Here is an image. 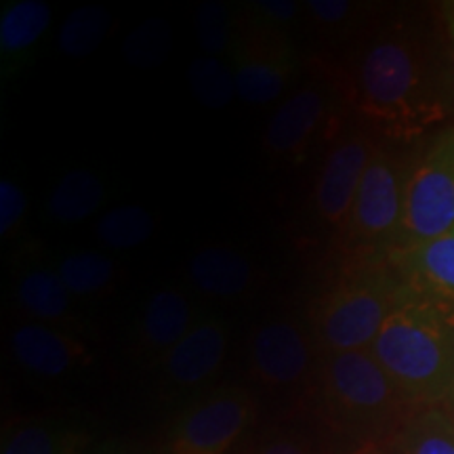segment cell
Listing matches in <instances>:
<instances>
[{"instance_id": "cell-7", "label": "cell", "mask_w": 454, "mask_h": 454, "mask_svg": "<svg viewBox=\"0 0 454 454\" xmlns=\"http://www.w3.org/2000/svg\"><path fill=\"white\" fill-rule=\"evenodd\" d=\"M227 61L234 70L238 98L253 106L282 98L299 72L293 34L263 24L247 7L236 9Z\"/></svg>"}, {"instance_id": "cell-19", "label": "cell", "mask_w": 454, "mask_h": 454, "mask_svg": "<svg viewBox=\"0 0 454 454\" xmlns=\"http://www.w3.org/2000/svg\"><path fill=\"white\" fill-rule=\"evenodd\" d=\"M90 434L64 417H27L4 427L0 454H84Z\"/></svg>"}, {"instance_id": "cell-35", "label": "cell", "mask_w": 454, "mask_h": 454, "mask_svg": "<svg viewBox=\"0 0 454 454\" xmlns=\"http://www.w3.org/2000/svg\"><path fill=\"white\" fill-rule=\"evenodd\" d=\"M106 454H145V452H135V450H114V452H106Z\"/></svg>"}, {"instance_id": "cell-17", "label": "cell", "mask_w": 454, "mask_h": 454, "mask_svg": "<svg viewBox=\"0 0 454 454\" xmlns=\"http://www.w3.org/2000/svg\"><path fill=\"white\" fill-rule=\"evenodd\" d=\"M187 276L198 293L223 301L247 297L261 282L253 261L230 244L198 248L187 261Z\"/></svg>"}, {"instance_id": "cell-16", "label": "cell", "mask_w": 454, "mask_h": 454, "mask_svg": "<svg viewBox=\"0 0 454 454\" xmlns=\"http://www.w3.org/2000/svg\"><path fill=\"white\" fill-rule=\"evenodd\" d=\"M387 261L408 291L454 308V227L431 240L394 248Z\"/></svg>"}, {"instance_id": "cell-24", "label": "cell", "mask_w": 454, "mask_h": 454, "mask_svg": "<svg viewBox=\"0 0 454 454\" xmlns=\"http://www.w3.org/2000/svg\"><path fill=\"white\" fill-rule=\"evenodd\" d=\"M93 231L110 251H130L150 240L156 231V217L137 204L114 207L95 221Z\"/></svg>"}, {"instance_id": "cell-1", "label": "cell", "mask_w": 454, "mask_h": 454, "mask_svg": "<svg viewBox=\"0 0 454 454\" xmlns=\"http://www.w3.org/2000/svg\"><path fill=\"white\" fill-rule=\"evenodd\" d=\"M340 57H325L351 116L412 145L454 121V59L438 26L414 11L371 20Z\"/></svg>"}, {"instance_id": "cell-26", "label": "cell", "mask_w": 454, "mask_h": 454, "mask_svg": "<svg viewBox=\"0 0 454 454\" xmlns=\"http://www.w3.org/2000/svg\"><path fill=\"white\" fill-rule=\"evenodd\" d=\"M303 7L317 30L343 38L345 43L371 24L368 15L372 13V9L360 3H349V0H308V3H303Z\"/></svg>"}, {"instance_id": "cell-8", "label": "cell", "mask_w": 454, "mask_h": 454, "mask_svg": "<svg viewBox=\"0 0 454 454\" xmlns=\"http://www.w3.org/2000/svg\"><path fill=\"white\" fill-rule=\"evenodd\" d=\"M454 227V129L417 152L406 185L404 221L397 247L438 238Z\"/></svg>"}, {"instance_id": "cell-23", "label": "cell", "mask_w": 454, "mask_h": 454, "mask_svg": "<svg viewBox=\"0 0 454 454\" xmlns=\"http://www.w3.org/2000/svg\"><path fill=\"white\" fill-rule=\"evenodd\" d=\"M112 11L101 4H84L66 17L57 36V47L70 59H84L99 51L112 30Z\"/></svg>"}, {"instance_id": "cell-18", "label": "cell", "mask_w": 454, "mask_h": 454, "mask_svg": "<svg viewBox=\"0 0 454 454\" xmlns=\"http://www.w3.org/2000/svg\"><path fill=\"white\" fill-rule=\"evenodd\" d=\"M53 21L47 0H9L0 11V74L11 81L32 64Z\"/></svg>"}, {"instance_id": "cell-20", "label": "cell", "mask_w": 454, "mask_h": 454, "mask_svg": "<svg viewBox=\"0 0 454 454\" xmlns=\"http://www.w3.org/2000/svg\"><path fill=\"white\" fill-rule=\"evenodd\" d=\"M106 200V181L90 168H74L51 190L44 202V217L55 225H76L99 213Z\"/></svg>"}, {"instance_id": "cell-22", "label": "cell", "mask_w": 454, "mask_h": 454, "mask_svg": "<svg viewBox=\"0 0 454 454\" xmlns=\"http://www.w3.org/2000/svg\"><path fill=\"white\" fill-rule=\"evenodd\" d=\"M53 270L74 299H98L114 288L118 265L110 254L99 251H72L61 254Z\"/></svg>"}, {"instance_id": "cell-15", "label": "cell", "mask_w": 454, "mask_h": 454, "mask_svg": "<svg viewBox=\"0 0 454 454\" xmlns=\"http://www.w3.org/2000/svg\"><path fill=\"white\" fill-rule=\"evenodd\" d=\"M13 303L30 322H41L61 331L84 334V317L78 314L76 299L67 293L53 265L27 261L13 278Z\"/></svg>"}, {"instance_id": "cell-6", "label": "cell", "mask_w": 454, "mask_h": 454, "mask_svg": "<svg viewBox=\"0 0 454 454\" xmlns=\"http://www.w3.org/2000/svg\"><path fill=\"white\" fill-rule=\"evenodd\" d=\"M311 66L308 81L278 106L261 139L265 156L280 164H303L317 145L331 144L351 118L325 57Z\"/></svg>"}, {"instance_id": "cell-34", "label": "cell", "mask_w": 454, "mask_h": 454, "mask_svg": "<svg viewBox=\"0 0 454 454\" xmlns=\"http://www.w3.org/2000/svg\"><path fill=\"white\" fill-rule=\"evenodd\" d=\"M448 30H450L452 44H454V9H450V17H448Z\"/></svg>"}, {"instance_id": "cell-30", "label": "cell", "mask_w": 454, "mask_h": 454, "mask_svg": "<svg viewBox=\"0 0 454 454\" xmlns=\"http://www.w3.org/2000/svg\"><path fill=\"white\" fill-rule=\"evenodd\" d=\"M257 20L263 21L278 30L291 32L294 27V21L301 13H305V7L294 0H253V3L244 4Z\"/></svg>"}, {"instance_id": "cell-27", "label": "cell", "mask_w": 454, "mask_h": 454, "mask_svg": "<svg viewBox=\"0 0 454 454\" xmlns=\"http://www.w3.org/2000/svg\"><path fill=\"white\" fill-rule=\"evenodd\" d=\"M173 49V27L167 20L150 17L129 32L122 53L129 64L137 67H156Z\"/></svg>"}, {"instance_id": "cell-12", "label": "cell", "mask_w": 454, "mask_h": 454, "mask_svg": "<svg viewBox=\"0 0 454 454\" xmlns=\"http://www.w3.org/2000/svg\"><path fill=\"white\" fill-rule=\"evenodd\" d=\"M9 354L26 374L41 381H64L93 366L95 351L81 334L21 320L9 333Z\"/></svg>"}, {"instance_id": "cell-14", "label": "cell", "mask_w": 454, "mask_h": 454, "mask_svg": "<svg viewBox=\"0 0 454 454\" xmlns=\"http://www.w3.org/2000/svg\"><path fill=\"white\" fill-rule=\"evenodd\" d=\"M200 317V308L184 286L158 288L139 311L130 351L137 360L156 366Z\"/></svg>"}, {"instance_id": "cell-3", "label": "cell", "mask_w": 454, "mask_h": 454, "mask_svg": "<svg viewBox=\"0 0 454 454\" xmlns=\"http://www.w3.org/2000/svg\"><path fill=\"white\" fill-rule=\"evenodd\" d=\"M371 354L411 404L442 406L454 385V308L404 286Z\"/></svg>"}, {"instance_id": "cell-9", "label": "cell", "mask_w": 454, "mask_h": 454, "mask_svg": "<svg viewBox=\"0 0 454 454\" xmlns=\"http://www.w3.org/2000/svg\"><path fill=\"white\" fill-rule=\"evenodd\" d=\"M257 414V402L240 385H221L196 397L175 419L167 454H227Z\"/></svg>"}, {"instance_id": "cell-13", "label": "cell", "mask_w": 454, "mask_h": 454, "mask_svg": "<svg viewBox=\"0 0 454 454\" xmlns=\"http://www.w3.org/2000/svg\"><path fill=\"white\" fill-rule=\"evenodd\" d=\"M230 351V325L202 316L196 326L154 366L168 394H192L217 377Z\"/></svg>"}, {"instance_id": "cell-29", "label": "cell", "mask_w": 454, "mask_h": 454, "mask_svg": "<svg viewBox=\"0 0 454 454\" xmlns=\"http://www.w3.org/2000/svg\"><path fill=\"white\" fill-rule=\"evenodd\" d=\"M27 215L26 190L17 184V179L4 175L0 179V238L3 242L13 240L24 227Z\"/></svg>"}, {"instance_id": "cell-10", "label": "cell", "mask_w": 454, "mask_h": 454, "mask_svg": "<svg viewBox=\"0 0 454 454\" xmlns=\"http://www.w3.org/2000/svg\"><path fill=\"white\" fill-rule=\"evenodd\" d=\"M379 141L381 137L377 133L351 116L343 130L328 144L311 190V213L333 238L349 217Z\"/></svg>"}, {"instance_id": "cell-28", "label": "cell", "mask_w": 454, "mask_h": 454, "mask_svg": "<svg viewBox=\"0 0 454 454\" xmlns=\"http://www.w3.org/2000/svg\"><path fill=\"white\" fill-rule=\"evenodd\" d=\"M236 9L227 3H204L196 13V38L204 55H230L231 36H234Z\"/></svg>"}, {"instance_id": "cell-21", "label": "cell", "mask_w": 454, "mask_h": 454, "mask_svg": "<svg viewBox=\"0 0 454 454\" xmlns=\"http://www.w3.org/2000/svg\"><path fill=\"white\" fill-rule=\"evenodd\" d=\"M389 454H454V417L442 406L419 408L387 444Z\"/></svg>"}, {"instance_id": "cell-4", "label": "cell", "mask_w": 454, "mask_h": 454, "mask_svg": "<svg viewBox=\"0 0 454 454\" xmlns=\"http://www.w3.org/2000/svg\"><path fill=\"white\" fill-rule=\"evenodd\" d=\"M402 294L404 282L387 259L340 265L309 305L308 322L320 354L371 349Z\"/></svg>"}, {"instance_id": "cell-31", "label": "cell", "mask_w": 454, "mask_h": 454, "mask_svg": "<svg viewBox=\"0 0 454 454\" xmlns=\"http://www.w3.org/2000/svg\"><path fill=\"white\" fill-rule=\"evenodd\" d=\"M247 454H325L314 442L293 431H276L265 435Z\"/></svg>"}, {"instance_id": "cell-11", "label": "cell", "mask_w": 454, "mask_h": 454, "mask_svg": "<svg viewBox=\"0 0 454 454\" xmlns=\"http://www.w3.org/2000/svg\"><path fill=\"white\" fill-rule=\"evenodd\" d=\"M320 356L309 322L282 316L263 322L253 333L248 343V371L254 381L268 389L305 387L308 391Z\"/></svg>"}, {"instance_id": "cell-2", "label": "cell", "mask_w": 454, "mask_h": 454, "mask_svg": "<svg viewBox=\"0 0 454 454\" xmlns=\"http://www.w3.org/2000/svg\"><path fill=\"white\" fill-rule=\"evenodd\" d=\"M311 414L348 450L387 446L419 411L395 387L371 349L322 354L308 387Z\"/></svg>"}, {"instance_id": "cell-32", "label": "cell", "mask_w": 454, "mask_h": 454, "mask_svg": "<svg viewBox=\"0 0 454 454\" xmlns=\"http://www.w3.org/2000/svg\"><path fill=\"white\" fill-rule=\"evenodd\" d=\"M343 454H389V450L385 444H364V446H357V448H354V450L343 452Z\"/></svg>"}, {"instance_id": "cell-5", "label": "cell", "mask_w": 454, "mask_h": 454, "mask_svg": "<svg viewBox=\"0 0 454 454\" xmlns=\"http://www.w3.org/2000/svg\"><path fill=\"white\" fill-rule=\"evenodd\" d=\"M414 156L411 145L379 141L349 217L333 238L340 265L385 261L397 247Z\"/></svg>"}, {"instance_id": "cell-33", "label": "cell", "mask_w": 454, "mask_h": 454, "mask_svg": "<svg viewBox=\"0 0 454 454\" xmlns=\"http://www.w3.org/2000/svg\"><path fill=\"white\" fill-rule=\"evenodd\" d=\"M442 408H444L446 412H450L452 417H454V385H452V387H450V391H448L446 400L442 402Z\"/></svg>"}, {"instance_id": "cell-25", "label": "cell", "mask_w": 454, "mask_h": 454, "mask_svg": "<svg viewBox=\"0 0 454 454\" xmlns=\"http://www.w3.org/2000/svg\"><path fill=\"white\" fill-rule=\"evenodd\" d=\"M190 84L194 90V98L211 110H223L238 95L231 64L221 57L200 55L192 61Z\"/></svg>"}]
</instances>
